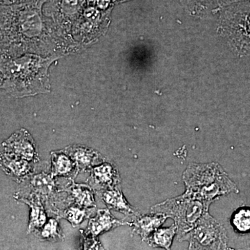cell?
Listing matches in <instances>:
<instances>
[{"instance_id": "6da1fadb", "label": "cell", "mask_w": 250, "mask_h": 250, "mask_svg": "<svg viewBox=\"0 0 250 250\" xmlns=\"http://www.w3.org/2000/svg\"><path fill=\"white\" fill-rule=\"evenodd\" d=\"M58 58L27 54L4 62L1 67V87L16 98L48 93V69Z\"/></svg>"}, {"instance_id": "7a4b0ae2", "label": "cell", "mask_w": 250, "mask_h": 250, "mask_svg": "<svg viewBox=\"0 0 250 250\" xmlns=\"http://www.w3.org/2000/svg\"><path fill=\"white\" fill-rule=\"evenodd\" d=\"M182 178L185 191L212 203L224 195L239 193L236 184L218 163H192L184 171Z\"/></svg>"}, {"instance_id": "3957f363", "label": "cell", "mask_w": 250, "mask_h": 250, "mask_svg": "<svg viewBox=\"0 0 250 250\" xmlns=\"http://www.w3.org/2000/svg\"><path fill=\"white\" fill-rule=\"evenodd\" d=\"M211 204L185 191L179 196L153 206L151 212L164 213L167 218L172 219L177 228V241L181 242L208 212Z\"/></svg>"}, {"instance_id": "277c9868", "label": "cell", "mask_w": 250, "mask_h": 250, "mask_svg": "<svg viewBox=\"0 0 250 250\" xmlns=\"http://www.w3.org/2000/svg\"><path fill=\"white\" fill-rule=\"evenodd\" d=\"M219 26L238 54L250 57V1L229 5L220 16Z\"/></svg>"}, {"instance_id": "5b68a950", "label": "cell", "mask_w": 250, "mask_h": 250, "mask_svg": "<svg viewBox=\"0 0 250 250\" xmlns=\"http://www.w3.org/2000/svg\"><path fill=\"white\" fill-rule=\"evenodd\" d=\"M228 241L226 229L208 212L181 240L199 250H228Z\"/></svg>"}, {"instance_id": "8992f818", "label": "cell", "mask_w": 250, "mask_h": 250, "mask_svg": "<svg viewBox=\"0 0 250 250\" xmlns=\"http://www.w3.org/2000/svg\"><path fill=\"white\" fill-rule=\"evenodd\" d=\"M45 15L59 29H70L87 6V0H49Z\"/></svg>"}, {"instance_id": "52a82bcc", "label": "cell", "mask_w": 250, "mask_h": 250, "mask_svg": "<svg viewBox=\"0 0 250 250\" xmlns=\"http://www.w3.org/2000/svg\"><path fill=\"white\" fill-rule=\"evenodd\" d=\"M111 9L103 11L87 5L72 25L74 34L80 37L84 36L87 37L103 32L109 24Z\"/></svg>"}, {"instance_id": "ba28073f", "label": "cell", "mask_w": 250, "mask_h": 250, "mask_svg": "<svg viewBox=\"0 0 250 250\" xmlns=\"http://www.w3.org/2000/svg\"><path fill=\"white\" fill-rule=\"evenodd\" d=\"M31 162L39 161L37 147L32 136L24 129L16 131L1 145V152Z\"/></svg>"}, {"instance_id": "9c48e42d", "label": "cell", "mask_w": 250, "mask_h": 250, "mask_svg": "<svg viewBox=\"0 0 250 250\" xmlns=\"http://www.w3.org/2000/svg\"><path fill=\"white\" fill-rule=\"evenodd\" d=\"M87 182L95 190H108L121 184V177L116 166L111 163L104 162L94 167L90 170Z\"/></svg>"}, {"instance_id": "30bf717a", "label": "cell", "mask_w": 250, "mask_h": 250, "mask_svg": "<svg viewBox=\"0 0 250 250\" xmlns=\"http://www.w3.org/2000/svg\"><path fill=\"white\" fill-rule=\"evenodd\" d=\"M167 218L164 213L151 212L148 214H138L128 221L133 228V233L141 237L143 241H146L156 230L160 228Z\"/></svg>"}, {"instance_id": "8fae6325", "label": "cell", "mask_w": 250, "mask_h": 250, "mask_svg": "<svg viewBox=\"0 0 250 250\" xmlns=\"http://www.w3.org/2000/svg\"><path fill=\"white\" fill-rule=\"evenodd\" d=\"M63 151L74 161L80 172L91 170L95 166L105 162L104 158L100 153L85 146H68Z\"/></svg>"}, {"instance_id": "7c38bea8", "label": "cell", "mask_w": 250, "mask_h": 250, "mask_svg": "<svg viewBox=\"0 0 250 250\" xmlns=\"http://www.w3.org/2000/svg\"><path fill=\"white\" fill-rule=\"evenodd\" d=\"M0 160L2 170L16 182L24 181L34 172V163L25 159L1 153Z\"/></svg>"}, {"instance_id": "4fadbf2b", "label": "cell", "mask_w": 250, "mask_h": 250, "mask_svg": "<svg viewBox=\"0 0 250 250\" xmlns=\"http://www.w3.org/2000/svg\"><path fill=\"white\" fill-rule=\"evenodd\" d=\"M126 225H129V224L127 221L115 218L108 208L100 209L95 218L90 219L84 234L98 237L101 233L107 232L118 227Z\"/></svg>"}, {"instance_id": "5bb4252c", "label": "cell", "mask_w": 250, "mask_h": 250, "mask_svg": "<svg viewBox=\"0 0 250 250\" xmlns=\"http://www.w3.org/2000/svg\"><path fill=\"white\" fill-rule=\"evenodd\" d=\"M102 198L108 208L121 212L126 216L133 218L139 214L136 208L130 205L126 200L120 185L113 188L104 190L102 192Z\"/></svg>"}, {"instance_id": "9a60e30c", "label": "cell", "mask_w": 250, "mask_h": 250, "mask_svg": "<svg viewBox=\"0 0 250 250\" xmlns=\"http://www.w3.org/2000/svg\"><path fill=\"white\" fill-rule=\"evenodd\" d=\"M51 161L52 170L50 174L53 178L65 177L73 179L80 172L75 163L63 149L51 153Z\"/></svg>"}, {"instance_id": "2e32d148", "label": "cell", "mask_w": 250, "mask_h": 250, "mask_svg": "<svg viewBox=\"0 0 250 250\" xmlns=\"http://www.w3.org/2000/svg\"><path fill=\"white\" fill-rule=\"evenodd\" d=\"M18 200L24 202L30 207V216L28 224L27 233L36 232L39 231L47 223V216L40 200H37L35 195L30 198L18 197Z\"/></svg>"}, {"instance_id": "e0dca14e", "label": "cell", "mask_w": 250, "mask_h": 250, "mask_svg": "<svg viewBox=\"0 0 250 250\" xmlns=\"http://www.w3.org/2000/svg\"><path fill=\"white\" fill-rule=\"evenodd\" d=\"M177 228L174 224L167 228H160L147 238V243L153 248L171 250L174 237L177 236Z\"/></svg>"}, {"instance_id": "ac0fdd59", "label": "cell", "mask_w": 250, "mask_h": 250, "mask_svg": "<svg viewBox=\"0 0 250 250\" xmlns=\"http://www.w3.org/2000/svg\"><path fill=\"white\" fill-rule=\"evenodd\" d=\"M76 205L84 208L95 207L93 189L89 185L72 183L67 189Z\"/></svg>"}, {"instance_id": "d6986e66", "label": "cell", "mask_w": 250, "mask_h": 250, "mask_svg": "<svg viewBox=\"0 0 250 250\" xmlns=\"http://www.w3.org/2000/svg\"><path fill=\"white\" fill-rule=\"evenodd\" d=\"M30 186L34 190L33 195H47L53 192L55 184L51 174L41 173L32 176L30 179Z\"/></svg>"}, {"instance_id": "ffe728a7", "label": "cell", "mask_w": 250, "mask_h": 250, "mask_svg": "<svg viewBox=\"0 0 250 250\" xmlns=\"http://www.w3.org/2000/svg\"><path fill=\"white\" fill-rule=\"evenodd\" d=\"M231 225L236 233H250V207H243L235 210L231 218Z\"/></svg>"}, {"instance_id": "44dd1931", "label": "cell", "mask_w": 250, "mask_h": 250, "mask_svg": "<svg viewBox=\"0 0 250 250\" xmlns=\"http://www.w3.org/2000/svg\"><path fill=\"white\" fill-rule=\"evenodd\" d=\"M37 236L42 241L57 242L63 241L64 235L62 233L58 220L50 218L43 228L37 231Z\"/></svg>"}, {"instance_id": "7402d4cb", "label": "cell", "mask_w": 250, "mask_h": 250, "mask_svg": "<svg viewBox=\"0 0 250 250\" xmlns=\"http://www.w3.org/2000/svg\"><path fill=\"white\" fill-rule=\"evenodd\" d=\"M91 213V208H84L76 205L70 207L61 213L62 218L66 219L73 227L78 226Z\"/></svg>"}, {"instance_id": "603a6c76", "label": "cell", "mask_w": 250, "mask_h": 250, "mask_svg": "<svg viewBox=\"0 0 250 250\" xmlns=\"http://www.w3.org/2000/svg\"><path fill=\"white\" fill-rule=\"evenodd\" d=\"M219 0H182L184 6L192 14H202Z\"/></svg>"}, {"instance_id": "cb8c5ba5", "label": "cell", "mask_w": 250, "mask_h": 250, "mask_svg": "<svg viewBox=\"0 0 250 250\" xmlns=\"http://www.w3.org/2000/svg\"><path fill=\"white\" fill-rule=\"evenodd\" d=\"M81 250H106L99 241L98 237L82 234V248Z\"/></svg>"}, {"instance_id": "d4e9b609", "label": "cell", "mask_w": 250, "mask_h": 250, "mask_svg": "<svg viewBox=\"0 0 250 250\" xmlns=\"http://www.w3.org/2000/svg\"><path fill=\"white\" fill-rule=\"evenodd\" d=\"M243 1H250V0H219L218 4L226 6V5H231L235 3L243 2Z\"/></svg>"}, {"instance_id": "484cf974", "label": "cell", "mask_w": 250, "mask_h": 250, "mask_svg": "<svg viewBox=\"0 0 250 250\" xmlns=\"http://www.w3.org/2000/svg\"><path fill=\"white\" fill-rule=\"evenodd\" d=\"M24 0H1L2 5L16 4V3L22 2Z\"/></svg>"}, {"instance_id": "4316f807", "label": "cell", "mask_w": 250, "mask_h": 250, "mask_svg": "<svg viewBox=\"0 0 250 250\" xmlns=\"http://www.w3.org/2000/svg\"><path fill=\"white\" fill-rule=\"evenodd\" d=\"M187 250H199L197 249V248H195V247L192 246V245L189 244L188 248Z\"/></svg>"}, {"instance_id": "83f0119b", "label": "cell", "mask_w": 250, "mask_h": 250, "mask_svg": "<svg viewBox=\"0 0 250 250\" xmlns=\"http://www.w3.org/2000/svg\"><path fill=\"white\" fill-rule=\"evenodd\" d=\"M229 250H250V248H246V249H241V250H236V249H233V248H229Z\"/></svg>"}]
</instances>
